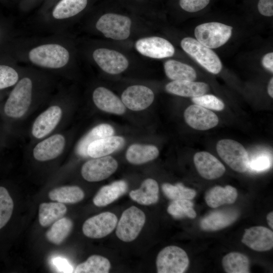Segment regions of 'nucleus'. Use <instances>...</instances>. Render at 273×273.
<instances>
[{
	"label": "nucleus",
	"instance_id": "obj_14",
	"mask_svg": "<svg viewBox=\"0 0 273 273\" xmlns=\"http://www.w3.org/2000/svg\"><path fill=\"white\" fill-rule=\"evenodd\" d=\"M154 99L153 92L141 85L128 87L122 94L121 101L126 108L132 111H141L147 108Z\"/></svg>",
	"mask_w": 273,
	"mask_h": 273
},
{
	"label": "nucleus",
	"instance_id": "obj_44",
	"mask_svg": "<svg viewBox=\"0 0 273 273\" xmlns=\"http://www.w3.org/2000/svg\"><path fill=\"white\" fill-rule=\"evenodd\" d=\"M263 66L271 73L273 72V53L265 54L262 59Z\"/></svg>",
	"mask_w": 273,
	"mask_h": 273
},
{
	"label": "nucleus",
	"instance_id": "obj_38",
	"mask_svg": "<svg viewBox=\"0 0 273 273\" xmlns=\"http://www.w3.org/2000/svg\"><path fill=\"white\" fill-rule=\"evenodd\" d=\"M192 101L195 104L215 111H221L224 108L223 102L212 95L205 94L199 97H193L192 98Z\"/></svg>",
	"mask_w": 273,
	"mask_h": 273
},
{
	"label": "nucleus",
	"instance_id": "obj_20",
	"mask_svg": "<svg viewBox=\"0 0 273 273\" xmlns=\"http://www.w3.org/2000/svg\"><path fill=\"white\" fill-rule=\"evenodd\" d=\"M209 89L206 83L189 80H173L165 86L168 93L184 97H199L205 95Z\"/></svg>",
	"mask_w": 273,
	"mask_h": 273
},
{
	"label": "nucleus",
	"instance_id": "obj_32",
	"mask_svg": "<svg viewBox=\"0 0 273 273\" xmlns=\"http://www.w3.org/2000/svg\"><path fill=\"white\" fill-rule=\"evenodd\" d=\"M87 0H61L55 6L53 16L56 19H63L73 17L86 6Z\"/></svg>",
	"mask_w": 273,
	"mask_h": 273
},
{
	"label": "nucleus",
	"instance_id": "obj_40",
	"mask_svg": "<svg viewBox=\"0 0 273 273\" xmlns=\"http://www.w3.org/2000/svg\"><path fill=\"white\" fill-rule=\"evenodd\" d=\"M210 2V0H179V4L185 11L195 13L205 8Z\"/></svg>",
	"mask_w": 273,
	"mask_h": 273
},
{
	"label": "nucleus",
	"instance_id": "obj_28",
	"mask_svg": "<svg viewBox=\"0 0 273 273\" xmlns=\"http://www.w3.org/2000/svg\"><path fill=\"white\" fill-rule=\"evenodd\" d=\"M164 68L166 76L172 80L194 81L197 77L193 68L174 60L166 61Z\"/></svg>",
	"mask_w": 273,
	"mask_h": 273
},
{
	"label": "nucleus",
	"instance_id": "obj_27",
	"mask_svg": "<svg viewBox=\"0 0 273 273\" xmlns=\"http://www.w3.org/2000/svg\"><path fill=\"white\" fill-rule=\"evenodd\" d=\"M66 212L67 208L64 203H42L39 207V223L43 227L48 226L63 217Z\"/></svg>",
	"mask_w": 273,
	"mask_h": 273
},
{
	"label": "nucleus",
	"instance_id": "obj_42",
	"mask_svg": "<svg viewBox=\"0 0 273 273\" xmlns=\"http://www.w3.org/2000/svg\"><path fill=\"white\" fill-rule=\"evenodd\" d=\"M257 9L260 14L266 17L273 15V0H259Z\"/></svg>",
	"mask_w": 273,
	"mask_h": 273
},
{
	"label": "nucleus",
	"instance_id": "obj_23",
	"mask_svg": "<svg viewBox=\"0 0 273 273\" xmlns=\"http://www.w3.org/2000/svg\"><path fill=\"white\" fill-rule=\"evenodd\" d=\"M127 188L125 181H115L110 185L102 187L94 197L93 202L98 207L106 206L125 193Z\"/></svg>",
	"mask_w": 273,
	"mask_h": 273
},
{
	"label": "nucleus",
	"instance_id": "obj_13",
	"mask_svg": "<svg viewBox=\"0 0 273 273\" xmlns=\"http://www.w3.org/2000/svg\"><path fill=\"white\" fill-rule=\"evenodd\" d=\"M187 123L195 129L205 130L215 127L219 120L215 113L197 104L190 105L184 114Z\"/></svg>",
	"mask_w": 273,
	"mask_h": 273
},
{
	"label": "nucleus",
	"instance_id": "obj_25",
	"mask_svg": "<svg viewBox=\"0 0 273 273\" xmlns=\"http://www.w3.org/2000/svg\"><path fill=\"white\" fill-rule=\"evenodd\" d=\"M129 196L141 205L155 204L159 199L158 184L155 180L147 178L143 181L139 189L130 192Z\"/></svg>",
	"mask_w": 273,
	"mask_h": 273
},
{
	"label": "nucleus",
	"instance_id": "obj_3",
	"mask_svg": "<svg viewBox=\"0 0 273 273\" xmlns=\"http://www.w3.org/2000/svg\"><path fill=\"white\" fill-rule=\"evenodd\" d=\"M180 45L186 53L209 72L216 74L221 71V62L211 49L192 37L183 38Z\"/></svg>",
	"mask_w": 273,
	"mask_h": 273
},
{
	"label": "nucleus",
	"instance_id": "obj_36",
	"mask_svg": "<svg viewBox=\"0 0 273 273\" xmlns=\"http://www.w3.org/2000/svg\"><path fill=\"white\" fill-rule=\"evenodd\" d=\"M193 207L194 204L190 200H173L167 208V212L175 218L185 217L194 218L196 213Z\"/></svg>",
	"mask_w": 273,
	"mask_h": 273
},
{
	"label": "nucleus",
	"instance_id": "obj_6",
	"mask_svg": "<svg viewBox=\"0 0 273 273\" xmlns=\"http://www.w3.org/2000/svg\"><path fill=\"white\" fill-rule=\"evenodd\" d=\"M146 221L143 211L132 206L124 210L117 223L116 234L122 241L129 242L139 235Z\"/></svg>",
	"mask_w": 273,
	"mask_h": 273
},
{
	"label": "nucleus",
	"instance_id": "obj_37",
	"mask_svg": "<svg viewBox=\"0 0 273 273\" xmlns=\"http://www.w3.org/2000/svg\"><path fill=\"white\" fill-rule=\"evenodd\" d=\"M14 208V203L6 188L0 187V229L9 220Z\"/></svg>",
	"mask_w": 273,
	"mask_h": 273
},
{
	"label": "nucleus",
	"instance_id": "obj_9",
	"mask_svg": "<svg viewBox=\"0 0 273 273\" xmlns=\"http://www.w3.org/2000/svg\"><path fill=\"white\" fill-rule=\"evenodd\" d=\"M117 167V161L108 155L86 161L82 166L81 173L84 179L88 181H99L109 177Z\"/></svg>",
	"mask_w": 273,
	"mask_h": 273
},
{
	"label": "nucleus",
	"instance_id": "obj_29",
	"mask_svg": "<svg viewBox=\"0 0 273 273\" xmlns=\"http://www.w3.org/2000/svg\"><path fill=\"white\" fill-rule=\"evenodd\" d=\"M114 133V128L108 124H101L95 126L79 142L77 147V153L81 156H88L87 148L90 143L99 139L113 135Z\"/></svg>",
	"mask_w": 273,
	"mask_h": 273
},
{
	"label": "nucleus",
	"instance_id": "obj_31",
	"mask_svg": "<svg viewBox=\"0 0 273 273\" xmlns=\"http://www.w3.org/2000/svg\"><path fill=\"white\" fill-rule=\"evenodd\" d=\"M250 262L248 258L239 252H231L222 258V265L228 273H248Z\"/></svg>",
	"mask_w": 273,
	"mask_h": 273
},
{
	"label": "nucleus",
	"instance_id": "obj_26",
	"mask_svg": "<svg viewBox=\"0 0 273 273\" xmlns=\"http://www.w3.org/2000/svg\"><path fill=\"white\" fill-rule=\"evenodd\" d=\"M159 154L158 149L154 145L132 144L127 149L126 158L133 164H141L157 158Z\"/></svg>",
	"mask_w": 273,
	"mask_h": 273
},
{
	"label": "nucleus",
	"instance_id": "obj_19",
	"mask_svg": "<svg viewBox=\"0 0 273 273\" xmlns=\"http://www.w3.org/2000/svg\"><path fill=\"white\" fill-rule=\"evenodd\" d=\"M93 100L97 108L104 112L122 115L126 111L121 100L105 87L96 88L93 94Z\"/></svg>",
	"mask_w": 273,
	"mask_h": 273
},
{
	"label": "nucleus",
	"instance_id": "obj_24",
	"mask_svg": "<svg viewBox=\"0 0 273 273\" xmlns=\"http://www.w3.org/2000/svg\"><path fill=\"white\" fill-rule=\"evenodd\" d=\"M238 197V192L234 187L227 185L224 187L215 186L206 194L205 200L208 206L217 208L223 204L234 203Z\"/></svg>",
	"mask_w": 273,
	"mask_h": 273
},
{
	"label": "nucleus",
	"instance_id": "obj_11",
	"mask_svg": "<svg viewBox=\"0 0 273 273\" xmlns=\"http://www.w3.org/2000/svg\"><path fill=\"white\" fill-rule=\"evenodd\" d=\"M136 50L142 55L154 59H163L172 56L175 52L173 45L167 40L152 36L138 40Z\"/></svg>",
	"mask_w": 273,
	"mask_h": 273
},
{
	"label": "nucleus",
	"instance_id": "obj_17",
	"mask_svg": "<svg viewBox=\"0 0 273 273\" xmlns=\"http://www.w3.org/2000/svg\"><path fill=\"white\" fill-rule=\"evenodd\" d=\"M242 242L256 251H266L273 247V232L262 226L245 230Z\"/></svg>",
	"mask_w": 273,
	"mask_h": 273
},
{
	"label": "nucleus",
	"instance_id": "obj_33",
	"mask_svg": "<svg viewBox=\"0 0 273 273\" xmlns=\"http://www.w3.org/2000/svg\"><path fill=\"white\" fill-rule=\"evenodd\" d=\"M111 267L109 260L101 255H93L87 260L78 264L75 273H107Z\"/></svg>",
	"mask_w": 273,
	"mask_h": 273
},
{
	"label": "nucleus",
	"instance_id": "obj_18",
	"mask_svg": "<svg viewBox=\"0 0 273 273\" xmlns=\"http://www.w3.org/2000/svg\"><path fill=\"white\" fill-rule=\"evenodd\" d=\"M65 144V138L62 134H54L40 142L34 147L33 157L40 161L54 159L63 152Z\"/></svg>",
	"mask_w": 273,
	"mask_h": 273
},
{
	"label": "nucleus",
	"instance_id": "obj_5",
	"mask_svg": "<svg viewBox=\"0 0 273 273\" xmlns=\"http://www.w3.org/2000/svg\"><path fill=\"white\" fill-rule=\"evenodd\" d=\"M233 27L219 22L201 24L195 29L196 39L210 49H215L224 44L230 38Z\"/></svg>",
	"mask_w": 273,
	"mask_h": 273
},
{
	"label": "nucleus",
	"instance_id": "obj_12",
	"mask_svg": "<svg viewBox=\"0 0 273 273\" xmlns=\"http://www.w3.org/2000/svg\"><path fill=\"white\" fill-rule=\"evenodd\" d=\"M93 57L98 66L105 72L117 74L126 69L128 61L125 56L119 52L105 48L96 50Z\"/></svg>",
	"mask_w": 273,
	"mask_h": 273
},
{
	"label": "nucleus",
	"instance_id": "obj_7",
	"mask_svg": "<svg viewBox=\"0 0 273 273\" xmlns=\"http://www.w3.org/2000/svg\"><path fill=\"white\" fill-rule=\"evenodd\" d=\"M156 263L158 273H183L188 267L189 259L183 249L169 246L159 252Z\"/></svg>",
	"mask_w": 273,
	"mask_h": 273
},
{
	"label": "nucleus",
	"instance_id": "obj_1",
	"mask_svg": "<svg viewBox=\"0 0 273 273\" xmlns=\"http://www.w3.org/2000/svg\"><path fill=\"white\" fill-rule=\"evenodd\" d=\"M69 53L63 46L48 43L37 46L28 53L29 60L34 64L44 68L58 69L65 66L69 60Z\"/></svg>",
	"mask_w": 273,
	"mask_h": 273
},
{
	"label": "nucleus",
	"instance_id": "obj_46",
	"mask_svg": "<svg viewBox=\"0 0 273 273\" xmlns=\"http://www.w3.org/2000/svg\"><path fill=\"white\" fill-rule=\"evenodd\" d=\"M266 219L268 224L270 228L272 230L273 229V212L272 211L269 212L266 216Z\"/></svg>",
	"mask_w": 273,
	"mask_h": 273
},
{
	"label": "nucleus",
	"instance_id": "obj_43",
	"mask_svg": "<svg viewBox=\"0 0 273 273\" xmlns=\"http://www.w3.org/2000/svg\"><path fill=\"white\" fill-rule=\"evenodd\" d=\"M53 264L60 272H72L73 268L68 261L64 258L57 257L53 260Z\"/></svg>",
	"mask_w": 273,
	"mask_h": 273
},
{
	"label": "nucleus",
	"instance_id": "obj_34",
	"mask_svg": "<svg viewBox=\"0 0 273 273\" xmlns=\"http://www.w3.org/2000/svg\"><path fill=\"white\" fill-rule=\"evenodd\" d=\"M72 221L66 217H62L54 222L46 233L47 239L56 245L61 244L68 237L72 229Z\"/></svg>",
	"mask_w": 273,
	"mask_h": 273
},
{
	"label": "nucleus",
	"instance_id": "obj_39",
	"mask_svg": "<svg viewBox=\"0 0 273 273\" xmlns=\"http://www.w3.org/2000/svg\"><path fill=\"white\" fill-rule=\"evenodd\" d=\"M18 78V74L14 69L0 65V89L13 86L17 82Z\"/></svg>",
	"mask_w": 273,
	"mask_h": 273
},
{
	"label": "nucleus",
	"instance_id": "obj_30",
	"mask_svg": "<svg viewBox=\"0 0 273 273\" xmlns=\"http://www.w3.org/2000/svg\"><path fill=\"white\" fill-rule=\"evenodd\" d=\"M49 198L62 203H76L81 201L84 194L77 186H63L56 188L49 193Z\"/></svg>",
	"mask_w": 273,
	"mask_h": 273
},
{
	"label": "nucleus",
	"instance_id": "obj_15",
	"mask_svg": "<svg viewBox=\"0 0 273 273\" xmlns=\"http://www.w3.org/2000/svg\"><path fill=\"white\" fill-rule=\"evenodd\" d=\"M62 116V110L57 105H53L40 113L32 126V135L38 139L49 134L57 126Z\"/></svg>",
	"mask_w": 273,
	"mask_h": 273
},
{
	"label": "nucleus",
	"instance_id": "obj_21",
	"mask_svg": "<svg viewBox=\"0 0 273 273\" xmlns=\"http://www.w3.org/2000/svg\"><path fill=\"white\" fill-rule=\"evenodd\" d=\"M124 142L123 137L114 135L95 141L87 147V156L93 158L108 156L121 148Z\"/></svg>",
	"mask_w": 273,
	"mask_h": 273
},
{
	"label": "nucleus",
	"instance_id": "obj_8",
	"mask_svg": "<svg viewBox=\"0 0 273 273\" xmlns=\"http://www.w3.org/2000/svg\"><path fill=\"white\" fill-rule=\"evenodd\" d=\"M131 24V20L126 16L107 13L99 19L96 27L107 38L124 40L129 36Z\"/></svg>",
	"mask_w": 273,
	"mask_h": 273
},
{
	"label": "nucleus",
	"instance_id": "obj_35",
	"mask_svg": "<svg viewBox=\"0 0 273 273\" xmlns=\"http://www.w3.org/2000/svg\"><path fill=\"white\" fill-rule=\"evenodd\" d=\"M162 190L166 197L172 200L186 199L192 200L196 195V191L192 189L186 187L179 183L174 185L164 183Z\"/></svg>",
	"mask_w": 273,
	"mask_h": 273
},
{
	"label": "nucleus",
	"instance_id": "obj_16",
	"mask_svg": "<svg viewBox=\"0 0 273 273\" xmlns=\"http://www.w3.org/2000/svg\"><path fill=\"white\" fill-rule=\"evenodd\" d=\"M193 160L198 172L205 179H216L221 177L225 171V168L222 163L208 152L196 153Z\"/></svg>",
	"mask_w": 273,
	"mask_h": 273
},
{
	"label": "nucleus",
	"instance_id": "obj_41",
	"mask_svg": "<svg viewBox=\"0 0 273 273\" xmlns=\"http://www.w3.org/2000/svg\"><path fill=\"white\" fill-rule=\"evenodd\" d=\"M270 161L267 156L260 155L253 159L249 162V166L255 170H263L268 168L270 166Z\"/></svg>",
	"mask_w": 273,
	"mask_h": 273
},
{
	"label": "nucleus",
	"instance_id": "obj_10",
	"mask_svg": "<svg viewBox=\"0 0 273 273\" xmlns=\"http://www.w3.org/2000/svg\"><path fill=\"white\" fill-rule=\"evenodd\" d=\"M117 222V217L114 213L103 212L87 219L83 224L82 232L87 237L102 238L114 230Z\"/></svg>",
	"mask_w": 273,
	"mask_h": 273
},
{
	"label": "nucleus",
	"instance_id": "obj_4",
	"mask_svg": "<svg viewBox=\"0 0 273 273\" xmlns=\"http://www.w3.org/2000/svg\"><path fill=\"white\" fill-rule=\"evenodd\" d=\"M216 151L221 159L233 170L240 173L249 168L248 154L244 146L231 139H223L216 144Z\"/></svg>",
	"mask_w": 273,
	"mask_h": 273
},
{
	"label": "nucleus",
	"instance_id": "obj_2",
	"mask_svg": "<svg viewBox=\"0 0 273 273\" xmlns=\"http://www.w3.org/2000/svg\"><path fill=\"white\" fill-rule=\"evenodd\" d=\"M32 82L28 77L17 82L4 106V112L13 118L22 117L28 111L32 100Z\"/></svg>",
	"mask_w": 273,
	"mask_h": 273
},
{
	"label": "nucleus",
	"instance_id": "obj_22",
	"mask_svg": "<svg viewBox=\"0 0 273 273\" xmlns=\"http://www.w3.org/2000/svg\"><path fill=\"white\" fill-rule=\"evenodd\" d=\"M238 216V212L235 210L213 211L201 220L200 226L206 231L219 230L231 224Z\"/></svg>",
	"mask_w": 273,
	"mask_h": 273
},
{
	"label": "nucleus",
	"instance_id": "obj_45",
	"mask_svg": "<svg viewBox=\"0 0 273 273\" xmlns=\"http://www.w3.org/2000/svg\"><path fill=\"white\" fill-rule=\"evenodd\" d=\"M267 92L270 97L273 98V78L270 79L267 86Z\"/></svg>",
	"mask_w": 273,
	"mask_h": 273
}]
</instances>
